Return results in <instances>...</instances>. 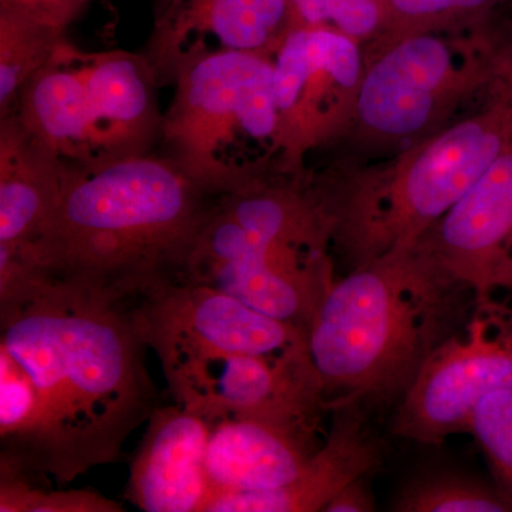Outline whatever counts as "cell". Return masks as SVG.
Listing matches in <instances>:
<instances>
[{
    "label": "cell",
    "instance_id": "cell-16",
    "mask_svg": "<svg viewBox=\"0 0 512 512\" xmlns=\"http://www.w3.org/2000/svg\"><path fill=\"white\" fill-rule=\"evenodd\" d=\"M363 409L360 404H343L330 412L325 443L292 483L271 490L218 495L207 512L325 511L342 488L372 474L382 461V450L367 427Z\"/></svg>",
    "mask_w": 512,
    "mask_h": 512
},
{
    "label": "cell",
    "instance_id": "cell-9",
    "mask_svg": "<svg viewBox=\"0 0 512 512\" xmlns=\"http://www.w3.org/2000/svg\"><path fill=\"white\" fill-rule=\"evenodd\" d=\"M161 366L175 403L208 424L244 417L316 440L329 414L309 349L275 357L211 353Z\"/></svg>",
    "mask_w": 512,
    "mask_h": 512
},
{
    "label": "cell",
    "instance_id": "cell-6",
    "mask_svg": "<svg viewBox=\"0 0 512 512\" xmlns=\"http://www.w3.org/2000/svg\"><path fill=\"white\" fill-rule=\"evenodd\" d=\"M156 153L202 194L224 197L285 171L275 57L218 52L174 67Z\"/></svg>",
    "mask_w": 512,
    "mask_h": 512
},
{
    "label": "cell",
    "instance_id": "cell-4",
    "mask_svg": "<svg viewBox=\"0 0 512 512\" xmlns=\"http://www.w3.org/2000/svg\"><path fill=\"white\" fill-rule=\"evenodd\" d=\"M476 296L416 247L335 279L308 330L328 412L399 402L424 360L467 322Z\"/></svg>",
    "mask_w": 512,
    "mask_h": 512
},
{
    "label": "cell",
    "instance_id": "cell-7",
    "mask_svg": "<svg viewBox=\"0 0 512 512\" xmlns=\"http://www.w3.org/2000/svg\"><path fill=\"white\" fill-rule=\"evenodd\" d=\"M512 40L491 26L410 36L365 55L355 114L323 163L359 167L409 150L446 127L500 69Z\"/></svg>",
    "mask_w": 512,
    "mask_h": 512
},
{
    "label": "cell",
    "instance_id": "cell-19",
    "mask_svg": "<svg viewBox=\"0 0 512 512\" xmlns=\"http://www.w3.org/2000/svg\"><path fill=\"white\" fill-rule=\"evenodd\" d=\"M505 0H387L383 32L365 47V55L379 52L410 36L427 33L473 32L491 26L495 10Z\"/></svg>",
    "mask_w": 512,
    "mask_h": 512
},
{
    "label": "cell",
    "instance_id": "cell-24",
    "mask_svg": "<svg viewBox=\"0 0 512 512\" xmlns=\"http://www.w3.org/2000/svg\"><path fill=\"white\" fill-rule=\"evenodd\" d=\"M467 431L476 437L501 488L512 498V387L485 396L471 413Z\"/></svg>",
    "mask_w": 512,
    "mask_h": 512
},
{
    "label": "cell",
    "instance_id": "cell-22",
    "mask_svg": "<svg viewBox=\"0 0 512 512\" xmlns=\"http://www.w3.org/2000/svg\"><path fill=\"white\" fill-rule=\"evenodd\" d=\"M42 476L0 460V512H121L116 501L90 490H49Z\"/></svg>",
    "mask_w": 512,
    "mask_h": 512
},
{
    "label": "cell",
    "instance_id": "cell-12",
    "mask_svg": "<svg viewBox=\"0 0 512 512\" xmlns=\"http://www.w3.org/2000/svg\"><path fill=\"white\" fill-rule=\"evenodd\" d=\"M123 305L161 365L211 353L275 357L308 349L302 329L212 286L164 278L128 296Z\"/></svg>",
    "mask_w": 512,
    "mask_h": 512
},
{
    "label": "cell",
    "instance_id": "cell-20",
    "mask_svg": "<svg viewBox=\"0 0 512 512\" xmlns=\"http://www.w3.org/2000/svg\"><path fill=\"white\" fill-rule=\"evenodd\" d=\"M66 33L0 12V119L15 113L20 93L56 52Z\"/></svg>",
    "mask_w": 512,
    "mask_h": 512
},
{
    "label": "cell",
    "instance_id": "cell-13",
    "mask_svg": "<svg viewBox=\"0 0 512 512\" xmlns=\"http://www.w3.org/2000/svg\"><path fill=\"white\" fill-rule=\"evenodd\" d=\"M476 301L512 288V151L501 157L414 245Z\"/></svg>",
    "mask_w": 512,
    "mask_h": 512
},
{
    "label": "cell",
    "instance_id": "cell-1",
    "mask_svg": "<svg viewBox=\"0 0 512 512\" xmlns=\"http://www.w3.org/2000/svg\"><path fill=\"white\" fill-rule=\"evenodd\" d=\"M0 348L36 392L32 429L0 458L69 484L119 460L160 406L143 340L120 299L36 269L0 296Z\"/></svg>",
    "mask_w": 512,
    "mask_h": 512
},
{
    "label": "cell",
    "instance_id": "cell-27",
    "mask_svg": "<svg viewBox=\"0 0 512 512\" xmlns=\"http://www.w3.org/2000/svg\"><path fill=\"white\" fill-rule=\"evenodd\" d=\"M326 512L375 511V498L367 484V476L356 478L339 491L326 507Z\"/></svg>",
    "mask_w": 512,
    "mask_h": 512
},
{
    "label": "cell",
    "instance_id": "cell-8",
    "mask_svg": "<svg viewBox=\"0 0 512 512\" xmlns=\"http://www.w3.org/2000/svg\"><path fill=\"white\" fill-rule=\"evenodd\" d=\"M160 84L146 53L86 52L66 36L23 87L15 113L67 170L96 173L156 153Z\"/></svg>",
    "mask_w": 512,
    "mask_h": 512
},
{
    "label": "cell",
    "instance_id": "cell-18",
    "mask_svg": "<svg viewBox=\"0 0 512 512\" xmlns=\"http://www.w3.org/2000/svg\"><path fill=\"white\" fill-rule=\"evenodd\" d=\"M69 170L23 124L0 119V245L20 248L43 231L62 200Z\"/></svg>",
    "mask_w": 512,
    "mask_h": 512
},
{
    "label": "cell",
    "instance_id": "cell-11",
    "mask_svg": "<svg viewBox=\"0 0 512 512\" xmlns=\"http://www.w3.org/2000/svg\"><path fill=\"white\" fill-rule=\"evenodd\" d=\"M365 74V49L329 28L289 30L275 55V96L285 171L299 174L345 136Z\"/></svg>",
    "mask_w": 512,
    "mask_h": 512
},
{
    "label": "cell",
    "instance_id": "cell-25",
    "mask_svg": "<svg viewBox=\"0 0 512 512\" xmlns=\"http://www.w3.org/2000/svg\"><path fill=\"white\" fill-rule=\"evenodd\" d=\"M36 413V392L26 370L0 348V443L9 453L25 440Z\"/></svg>",
    "mask_w": 512,
    "mask_h": 512
},
{
    "label": "cell",
    "instance_id": "cell-3",
    "mask_svg": "<svg viewBox=\"0 0 512 512\" xmlns=\"http://www.w3.org/2000/svg\"><path fill=\"white\" fill-rule=\"evenodd\" d=\"M211 201L158 153L96 173L69 170L43 231L23 247L3 248L49 278L123 301L175 278Z\"/></svg>",
    "mask_w": 512,
    "mask_h": 512
},
{
    "label": "cell",
    "instance_id": "cell-10",
    "mask_svg": "<svg viewBox=\"0 0 512 512\" xmlns=\"http://www.w3.org/2000/svg\"><path fill=\"white\" fill-rule=\"evenodd\" d=\"M512 387V309L476 302L460 333L430 353L397 402L393 434L439 444L467 431L468 420L488 394Z\"/></svg>",
    "mask_w": 512,
    "mask_h": 512
},
{
    "label": "cell",
    "instance_id": "cell-15",
    "mask_svg": "<svg viewBox=\"0 0 512 512\" xmlns=\"http://www.w3.org/2000/svg\"><path fill=\"white\" fill-rule=\"evenodd\" d=\"M210 424L181 404L157 406L130 466L126 497L146 512H207Z\"/></svg>",
    "mask_w": 512,
    "mask_h": 512
},
{
    "label": "cell",
    "instance_id": "cell-26",
    "mask_svg": "<svg viewBox=\"0 0 512 512\" xmlns=\"http://www.w3.org/2000/svg\"><path fill=\"white\" fill-rule=\"evenodd\" d=\"M92 0H0V12L35 20L66 33L79 20Z\"/></svg>",
    "mask_w": 512,
    "mask_h": 512
},
{
    "label": "cell",
    "instance_id": "cell-2",
    "mask_svg": "<svg viewBox=\"0 0 512 512\" xmlns=\"http://www.w3.org/2000/svg\"><path fill=\"white\" fill-rule=\"evenodd\" d=\"M512 151V42L476 99L426 140L359 167L322 163L306 180L332 227L333 254L350 271L417 241Z\"/></svg>",
    "mask_w": 512,
    "mask_h": 512
},
{
    "label": "cell",
    "instance_id": "cell-14",
    "mask_svg": "<svg viewBox=\"0 0 512 512\" xmlns=\"http://www.w3.org/2000/svg\"><path fill=\"white\" fill-rule=\"evenodd\" d=\"M292 29L289 0H185L154 26L146 55L160 83L191 57L248 52L275 57Z\"/></svg>",
    "mask_w": 512,
    "mask_h": 512
},
{
    "label": "cell",
    "instance_id": "cell-17",
    "mask_svg": "<svg viewBox=\"0 0 512 512\" xmlns=\"http://www.w3.org/2000/svg\"><path fill=\"white\" fill-rule=\"evenodd\" d=\"M320 446L318 440L261 420L227 417L214 421L207 448L212 500L221 494L271 490L292 483Z\"/></svg>",
    "mask_w": 512,
    "mask_h": 512
},
{
    "label": "cell",
    "instance_id": "cell-5",
    "mask_svg": "<svg viewBox=\"0 0 512 512\" xmlns=\"http://www.w3.org/2000/svg\"><path fill=\"white\" fill-rule=\"evenodd\" d=\"M175 279L220 289L308 335L336 276L332 227L305 171L212 198Z\"/></svg>",
    "mask_w": 512,
    "mask_h": 512
},
{
    "label": "cell",
    "instance_id": "cell-28",
    "mask_svg": "<svg viewBox=\"0 0 512 512\" xmlns=\"http://www.w3.org/2000/svg\"><path fill=\"white\" fill-rule=\"evenodd\" d=\"M184 2L185 0H156V25L154 26H160L167 22Z\"/></svg>",
    "mask_w": 512,
    "mask_h": 512
},
{
    "label": "cell",
    "instance_id": "cell-23",
    "mask_svg": "<svg viewBox=\"0 0 512 512\" xmlns=\"http://www.w3.org/2000/svg\"><path fill=\"white\" fill-rule=\"evenodd\" d=\"M292 28H329L362 43L363 49L383 32L387 0H289Z\"/></svg>",
    "mask_w": 512,
    "mask_h": 512
},
{
    "label": "cell",
    "instance_id": "cell-21",
    "mask_svg": "<svg viewBox=\"0 0 512 512\" xmlns=\"http://www.w3.org/2000/svg\"><path fill=\"white\" fill-rule=\"evenodd\" d=\"M399 512H505L512 498L504 488L480 478L453 471H436L414 477L396 495Z\"/></svg>",
    "mask_w": 512,
    "mask_h": 512
}]
</instances>
